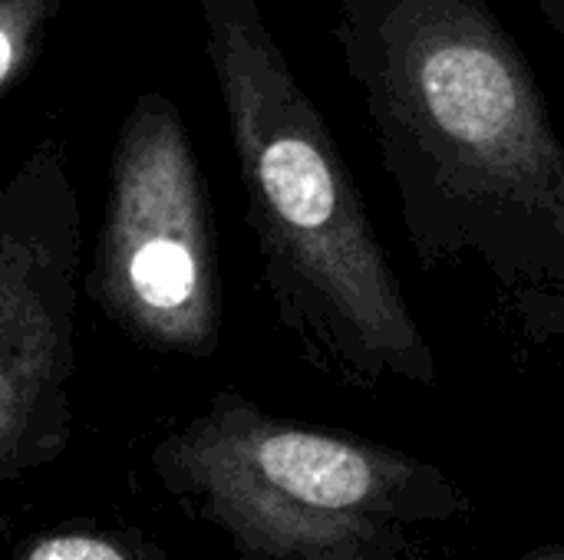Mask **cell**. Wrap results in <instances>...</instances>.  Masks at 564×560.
Wrapping results in <instances>:
<instances>
[{
    "mask_svg": "<svg viewBox=\"0 0 564 560\" xmlns=\"http://www.w3.org/2000/svg\"><path fill=\"white\" fill-rule=\"evenodd\" d=\"M334 40L420 267L486 284L512 337L564 350V142L492 3L340 0Z\"/></svg>",
    "mask_w": 564,
    "mask_h": 560,
    "instance_id": "obj_1",
    "label": "cell"
},
{
    "mask_svg": "<svg viewBox=\"0 0 564 560\" xmlns=\"http://www.w3.org/2000/svg\"><path fill=\"white\" fill-rule=\"evenodd\" d=\"M198 17L278 327L347 389H433L440 360L258 0H198Z\"/></svg>",
    "mask_w": 564,
    "mask_h": 560,
    "instance_id": "obj_2",
    "label": "cell"
},
{
    "mask_svg": "<svg viewBox=\"0 0 564 560\" xmlns=\"http://www.w3.org/2000/svg\"><path fill=\"white\" fill-rule=\"evenodd\" d=\"M159 485L238 560H413L469 512L420 455L274 416L235 389L149 452Z\"/></svg>",
    "mask_w": 564,
    "mask_h": 560,
    "instance_id": "obj_3",
    "label": "cell"
},
{
    "mask_svg": "<svg viewBox=\"0 0 564 560\" xmlns=\"http://www.w3.org/2000/svg\"><path fill=\"white\" fill-rule=\"evenodd\" d=\"M83 294L142 350L208 360L221 340L208 185L178 106L145 89L109 155V191Z\"/></svg>",
    "mask_w": 564,
    "mask_h": 560,
    "instance_id": "obj_4",
    "label": "cell"
},
{
    "mask_svg": "<svg viewBox=\"0 0 564 560\" xmlns=\"http://www.w3.org/2000/svg\"><path fill=\"white\" fill-rule=\"evenodd\" d=\"M83 205L66 142L43 135L0 182V482L73 442Z\"/></svg>",
    "mask_w": 564,
    "mask_h": 560,
    "instance_id": "obj_5",
    "label": "cell"
},
{
    "mask_svg": "<svg viewBox=\"0 0 564 560\" xmlns=\"http://www.w3.org/2000/svg\"><path fill=\"white\" fill-rule=\"evenodd\" d=\"M13 560H169V554L139 528H66L20 541Z\"/></svg>",
    "mask_w": 564,
    "mask_h": 560,
    "instance_id": "obj_6",
    "label": "cell"
},
{
    "mask_svg": "<svg viewBox=\"0 0 564 560\" xmlns=\"http://www.w3.org/2000/svg\"><path fill=\"white\" fill-rule=\"evenodd\" d=\"M63 0H0V99L40 59Z\"/></svg>",
    "mask_w": 564,
    "mask_h": 560,
    "instance_id": "obj_7",
    "label": "cell"
},
{
    "mask_svg": "<svg viewBox=\"0 0 564 560\" xmlns=\"http://www.w3.org/2000/svg\"><path fill=\"white\" fill-rule=\"evenodd\" d=\"M539 10L558 30V36H564V0H539Z\"/></svg>",
    "mask_w": 564,
    "mask_h": 560,
    "instance_id": "obj_8",
    "label": "cell"
},
{
    "mask_svg": "<svg viewBox=\"0 0 564 560\" xmlns=\"http://www.w3.org/2000/svg\"><path fill=\"white\" fill-rule=\"evenodd\" d=\"M525 560H564V548H545V551H532Z\"/></svg>",
    "mask_w": 564,
    "mask_h": 560,
    "instance_id": "obj_9",
    "label": "cell"
}]
</instances>
